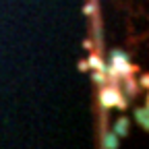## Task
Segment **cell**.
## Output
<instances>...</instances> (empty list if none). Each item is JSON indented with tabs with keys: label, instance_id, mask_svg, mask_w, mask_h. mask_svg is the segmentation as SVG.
Segmentation results:
<instances>
[{
	"label": "cell",
	"instance_id": "cell-2",
	"mask_svg": "<svg viewBox=\"0 0 149 149\" xmlns=\"http://www.w3.org/2000/svg\"><path fill=\"white\" fill-rule=\"evenodd\" d=\"M135 120L147 130L149 128V110H147V106L145 108H135Z\"/></svg>",
	"mask_w": 149,
	"mask_h": 149
},
{
	"label": "cell",
	"instance_id": "cell-5",
	"mask_svg": "<svg viewBox=\"0 0 149 149\" xmlns=\"http://www.w3.org/2000/svg\"><path fill=\"white\" fill-rule=\"evenodd\" d=\"M87 66L89 68H95V70H106V64L102 62V58L97 54H91L89 58H87Z\"/></svg>",
	"mask_w": 149,
	"mask_h": 149
},
{
	"label": "cell",
	"instance_id": "cell-4",
	"mask_svg": "<svg viewBox=\"0 0 149 149\" xmlns=\"http://www.w3.org/2000/svg\"><path fill=\"white\" fill-rule=\"evenodd\" d=\"M120 137L116 133H104V149H118Z\"/></svg>",
	"mask_w": 149,
	"mask_h": 149
},
{
	"label": "cell",
	"instance_id": "cell-6",
	"mask_svg": "<svg viewBox=\"0 0 149 149\" xmlns=\"http://www.w3.org/2000/svg\"><path fill=\"white\" fill-rule=\"evenodd\" d=\"M112 64H120V62H126L128 60V54L122 52V50H112Z\"/></svg>",
	"mask_w": 149,
	"mask_h": 149
},
{
	"label": "cell",
	"instance_id": "cell-1",
	"mask_svg": "<svg viewBox=\"0 0 149 149\" xmlns=\"http://www.w3.org/2000/svg\"><path fill=\"white\" fill-rule=\"evenodd\" d=\"M122 100V93L118 87H104L102 89V95H100V102H102V108H116V104Z\"/></svg>",
	"mask_w": 149,
	"mask_h": 149
},
{
	"label": "cell",
	"instance_id": "cell-7",
	"mask_svg": "<svg viewBox=\"0 0 149 149\" xmlns=\"http://www.w3.org/2000/svg\"><path fill=\"white\" fill-rule=\"evenodd\" d=\"M124 79V83H126V93H128V97H133V95H137V83L133 81V79H128V77H122Z\"/></svg>",
	"mask_w": 149,
	"mask_h": 149
},
{
	"label": "cell",
	"instance_id": "cell-8",
	"mask_svg": "<svg viewBox=\"0 0 149 149\" xmlns=\"http://www.w3.org/2000/svg\"><path fill=\"white\" fill-rule=\"evenodd\" d=\"M91 79L95 81L97 85H104V83L108 81V77H106V70H95V72L91 74Z\"/></svg>",
	"mask_w": 149,
	"mask_h": 149
},
{
	"label": "cell",
	"instance_id": "cell-10",
	"mask_svg": "<svg viewBox=\"0 0 149 149\" xmlns=\"http://www.w3.org/2000/svg\"><path fill=\"white\" fill-rule=\"evenodd\" d=\"M141 85H143V87H147V74H143V77L139 79V87H141Z\"/></svg>",
	"mask_w": 149,
	"mask_h": 149
},
{
	"label": "cell",
	"instance_id": "cell-9",
	"mask_svg": "<svg viewBox=\"0 0 149 149\" xmlns=\"http://www.w3.org/2000/svg\"><path fill=\"white\" fill-rule=\"evenodd\" d=\"M93 13H95V6H93V4H87V6H85V15H93Z\"/></svg>",
	"mask_w": 149,
	"mask_h": 149
},
{
	"label": "cell",
	"instance_id": "cell-3",
	"mask_svg": "<svg viewBox=\"0 0 149 149\" xmlns=\"http://www.w3.org/2000/svg\"><path fill=\"white\" fill-rule=\"evenodd\" d=\"M128 128H130V122H128V118H126V116H122V118H118V120H116V124H114V133L122 139V137H126V135H128Z\"/></svg>",
	"mask_w": 149,
	"mask_h": 149
},
{
	"label": "cell",
	"instance_id": "cell-11",
	"mask_svg": "<svg viewBox=\"0 0 149 149\" xmlns=\"http://www.w3.org/2000/svg\"><path fill=\"white\" fill-rule=\"evenodd\" d=\"M79 68H81V70H87L89 66H87V62H81V64H79Z\"/></svg>",
	"mask_w": 149,
	"mask_h": 149
}]
</instances>
